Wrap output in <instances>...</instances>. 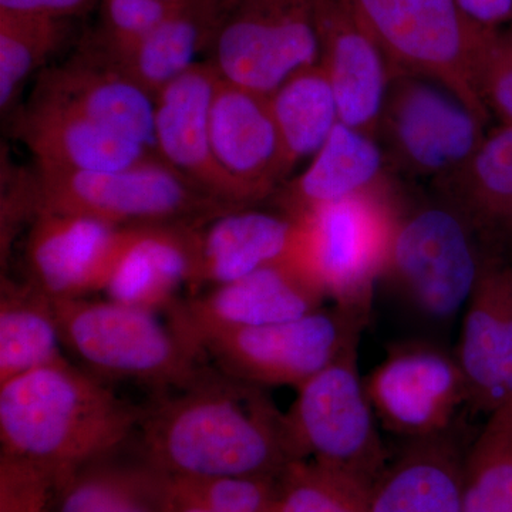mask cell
<instances>
[{
    "mask_svg": "<svg viewBox=\"0 0 512 512\" xmlns=\"http://www.w3.org/2000/svg\"><path fill=\"white\" fill-rule=\"evenodd\" d=\"M192 224L126 227L123 247L104 292L124 305L160 311L177 302L190 286L197 259V228Z\"/></svg>",
    "mask_w": 512,
    "mask_h": 512,
    "instance_id": "obj_23",
    "label": "cell"
},
{
    "mask_svg": "<svg viewBox=\"0 0 512 512\" xmlns=\"http://www.w3.org/2000/svg\"><path fill=\"white\" fill-rule=\"evenodd\" d=\"M340 2L382 49L392 77L412 74L433 80L488 123L490 114L474 84V64L490 29L467 19L457 0Z\"/></svg>",
    "mask_w": 512,
    "mask_h": 512,
    "instance_id": "obj_4",
    "label": "cell"
},
{
    "mask_svg": "<svg viewBox=\"0 0 512 512\" xmlns=\"http://www.w3.org/2000/svg\"><path fill=\"white\" fill-rule=\"evenodd\" d=\"M306 242V224L282 212L252 207L222 212L197 228L192 295L204 286L228 284L266 266L306 264Z\"/></svg>",
    "mask_w": 512,
    "mask_h": 512,
    "instance_id": "obj_19",
    "label": "cell"
},
{
    "mask_svg": "<svg viewBox=\"0 0 512 512\" xmlns=\"http://www.w3.org/2000/svg\"><path fill=\"white\" fill-rule=\"evenodd\" d=\"M0 384L40 367L69 362L52 299L30 282L2 279L0 293Z\"/></svg>",
    "mask_w": 512,
    "mask_h": 512,
    "instance_id": "obj_27",
    "label": "cell"
},
{
    "mask_svg": "<svg viewBox=\"0 0 512 512\" xmlns=\"http://www.w3.org/2000/svg\"><path fill=\"white\" fill-rule=\"evenodd\" d=\"M36 177V217L42 212H60L116 227L202 225L231 211L161 158L97 173L36 170Z\"/></svg>",
    "mask_w": 512,
    "mask_h": 512,
    "instance_id": "obj_5",
    "label": "cell"
},
{
    "mask_svg": "<svg viewBox=\"0 0 512 512\" xmlns=\"http://www.w3.org/2000/svg\"><path fill=\"white\" fill-rule=\"evenodd\" d=\"M266 512H275V507L272 508V510L266 511Z\"/></svg>",
    "mask_w": 512,
    "mask_h": 512,
    "instance_id": "obj_42",
    "label": "cell"
},
{
    "mask_svg": "<svg viewBox=\"0 0 512 512\" xmlns=\"http://www.w3.org/2000/svg\"><path fill=\"white\" fill-rule=\"evenodd\" d=\"M168 512H212L210 508L205 507L194 497L184 493L180 488L175 487L171 480V498L168 505Z\"/></svg>",
    "mask_w": 512,
    "mask_h": 512,
    "instance_id": "obj_39",
    "label": "cell"
},
{
    "mask_svg": "<svg viewBox=\"0 0 512 512\" xmlns=\"http://www.w3.org/2000/svg\"><path fill=\"white\" fill-rule=\"evenodd\" d=\"M163 2L177 3V5H184V3L192 2V0H163Z\"/></svg>",
    "mask_w": 512,
    "mask_h": 512,
    "instance_id": "obj_40",
    "label": "cell"
},
{
    "mask_svg": "<svg viewBox=\"0 0 512 512\" xmlns=\"http://www.w3.org/2000/svg\"><path fill=\"white\" fill-rule=\"evenodd\" d=\"M30 99L73 111L157 154L156 99L82 45L63 64L39 73Z\"/></svg>",
    "mask_w": 512,
    "mask_h": 512,
    "instance_id": "obj_15",
    "label": "cell"
},
{
    "mask_svg": "<svg viewBox=\"0 0 512 512\" xmlns=\"http://www.w3.org/2000/svg\"><path fill=\"white\" fill-rule=\"evenodd\" d=\"M124 238L126 227L83 215L42 212L26 239L28 282L52 301L104 291Z\"/></svg>",
    "mask_w": 512,
    "mask_h": 512,
    "instance_id": "obj_14",
    "label": "cell"
},
{
    "mask_svg": "<svg viewBox=\"0 0 512 512\" xmlns=\"http://www.w3.org/2000/svg\"><path fill=\"white\" fill-rule=\"evenodd\" d=\"M266 387L207 369L143 410V453L171 477L279 478L301 460L286 413Z\"/></svg>",
    "mask_w": 512,
    "mask_h": 512,
    "instance_id": "obj_1",
    "label": "cell"
},
{
    "mask_svg": "<svg viewBox=\"0 0 512 512\" xmlns=\"http://www.w3.org/2000/svg\"><path fill=\"white\" fill-rule=\"evenodd\" d=\"M316 28L340 123L377 138L392 77L386 56L340 0H316Z\"/></svg>",
    "mask_w": 512,
    "mask_h": 512,
    "instance_id": "obj_20",
    "label": "cell"
},
{
    "mask_svg": "<svg viewBox=\"0 0 512 512\" xmlns=\"http://www.w3.org/2000/svg\"><path fill=\"white\" fill-rule=\"evenodd\" d=\"M485 124L441 84L399 74L390 79L377 140L394 175L434 184L474 156Z\"/></svg>",
    "mask_w": 512,
    "mask_h": 512,
    "instance_id": "obj_9",
    "label": "cell"
},
{
    "mask_svg": "<svg viewBox=\"0 0 512 512\" xmlns=\"http://www.w3.org/2000/svg\"><path fill=\"white\" fill-rule=\"evenodd\" d=\"M403 200L394 185L336 202L302 222L308 227L306 264L339 308L369 320Z\"/></svg>",
    "mask_w": 512,
    "mask_h": 512,
    "instance_id": "obj_7",
    "label": "cell"
},
{
    "mask_svg": "<svg viewBox=\"0 0 512 512\" xmlns=\"http://www.w3.org/2000/svg\"><path fill=\"white\" fill-rule=\"evenodd\" d=\"M96 461L57 485L53 512H168L171 477L164 471L147 460L143 466Z\"/></svg>",
    "mask_w": 512,
    "mask_h": 512,
    "instance_id": "obj_28",
    "label": "cell"
},
{
    "mask_svg": "<svg viewBox=\"0 0 512 512\" xmlns=\"http://www.w3.org/2000/svg\"><path fill=\"white\" fill-rule=\"evenodd\" d=\"M373 485L311 458L296 460L278 478L275 512H372Z\"/></svg>",
    "mask_w": 512,
    "mask_h": 512,
    "instance_id": "obj_32",
    "label": "cell"
},
{
    "mask_svg": "<svg viewBox=\"0 0 512 512\" xmlns=\"http://www.w3.org/2000/svg\"><path fill=\"white\" fill-rule=\"evenodd\" d=\"M269 103L291 171L318 153L340 121L332 84L320 63L289 77Z\"/></svg>",
    "mask_w": 512,
    "mask_h": 512,
    "instance_id": "obj_29",
    "label": "cell"
},
{
    "mask_svg": "<svg viewBox=\"0 0 512 512\" xmlns=\"http://www.w3.org/2000/svg\"><path fill=\"white\" fill-rule=\"evenodd\" d=\"M72 19L0 10V111L9 114L30 77L69 42Z\"/></svg>",
    "mask_w": 512,
    "mask_h": 512,
    "instance_id": "obj_30",
    "label": "cell"
},
{
    "mask_svg": "<svg viewBox=\"0 0 512 512\" xmlns=\"http://www.w3.org/2000/svg\"><path fill=\"white\" fill-rule=\"evenodd\" d=\"M431 185L467 221L487 258L512 254V124L487 133L463 167Z\"/></svg>",
    "mask_w": 512,
    "mask_h": 512,
    "instance_id": "obj_24",
    "label": "cell"
},
{
    "mask_svg": "<svg viewBox=\"0 0 512 512\" xmlns=\"http://www.w3.org/2000/svg\"><path fill=\"white\" fill-rule=\"evenodd\" d=\"M52 302L63 345L107 379L180 390L207 370L204 356L157 311L111 299Z\"/></svg>",
    "mask_w": 512,
    "mask_h": 512,
    "instance_id": "obj_3",
    "label": "cell"
},
{
    "mask_svg": "<svg viewBox=\"0 0 512 512\" xmlns=\"http://www.w3.org/2000/svg\"><path fill=\"white\" fill-rule=\"evenodd\" d=\"M367 396L384 429L407 441L448 433L467 386L456 355L427 342L390 346L365 377Z\"/></svg>",
    "mask_w": 512,
    "mask_h": 512,
    "instance_id": "obj_12",
    "label": "cell"
},
{
    "mask_svg": "<svg viewBox=\"0 0 512 512\" xmlns=\"http://www.w3.org/2000/svg\"><path fill=\"white\" fill-rule=\"evenodd\" d=\"M457 362L467 386V406L490 416L512 400V266L485 258L464 312Z\"/></svg>",
    "mask_w": 512,
    "mask_h": 512,
    "instance_id": "obj_18",
    "label": "cell"
},
{
    "mask_svg": "<svg viewBox=\"0 0 512 512\" xmlns=\"http://www.w3.org/2000/svg\"><path fill=\"white\" fill-rule=\"evenodd\" d=\"M220 74L210 62L194 64L156 96L158 157L229 210L248 208L244 194L225 174L211 144L212 101Z\"/></svg>",
    "mask_w": 512,
    "mask_h": 512,
    "instance_id": "obj_16",
    "label": "cell"
},
{
    "mask_svg": "<svg viewBox=\"0 0 512 512\" xmlns=\"http://www.w3.org/2000/svg\"><path fill=\"white\" fill-rule=\"evenodd\" d=\"M210 131L217 163L244 194L249 207L269 201L288 181L291 170L268 96L220 77Z\"/></svg>",
    "mask_w": 512,
    "mask_h": 512,
    "instance_id": "obj_17",
    "label": "cell"
},
{
    "mask_svg": "<svg viewBox=\"0 0 512 512\" xmlns=\"http://www.w3.org/2000/svg\"><path fill=\"white\" fill-rule=\"evenodd\" d=\"M507 261L510 262V264L512 266V254L510 256H508Z\"/></svg>",
    "mask_w": 512,
    "mask_h": 512,
    "instance_id": "obj_41",
    "label": "cell"
},
{
    "mask_svg": "<svg viewBox=\"0 0 512 512\" xmlns=\"http://www.w3.org/2000/svg\"><path fill=\"white\" fill-rule=\"evenodd\" d=\"M180 6L163 0H99V25L84 35L80 45L116 64Z\"/></svg>",
    "mask_w": 512,
    "mask_h": 512,
    "instance_id": "obj_33",
    "label": "cell"
},
{
    "mask_svg": "<svg viewBox=\"0 0 512 512\" xmlns=\"http://www.w3.org/2000/svg\"><path fill=\"white\" fill-rule=\"evenodd\" d=\"M464 460L450 431L407 441L373 485L372 512H463Z\"/></svg>",
    "mask_w": 512,
    "mask_h": 512,
    "instance_id": "obj_25",
    "label": "cell"
},
{
    "mask_svg": "<svg viewBox=\"0 0 512 512\" xmlns=\"http://www.w3.org/2000/svg\"><path fill=\"white\" fill-rule=\"evenodd\" d=\"M325 289L302 261L266 266L237 281L177 301L168 320L201 353L205 340L229 330L302 318L323 308ZM204 356V355H202Z\"/></svg>",
    "mask_w": 512,
    "mask_h": 512,
    "instance_id": "obj_13",
    "label": "cell"
},
{
    "mask_svg": "<svg viewBox=\"0 0 512 512\" xmlns=\"http://www.w3.org/2000/svg\"><path fill=\"white\" fill-rule=\"evenodd\" d=\"M141 416L143 409L70 362L0 384L2 453L43 468L57 485L116 450L138 429Z\"/></svg>",
    "mask_w": 512,
    "mask_h": 512,
    "instance_id": "obj_2",
    "label": "cell"
},
{
    "mask_svg": "<svg viewBox=\"0 0 512 512\" xmlns=\"http://www.w3.org/2000/svg\"><path fill=\"white\" fill-rule=\"evenodd\" d=\"M357 363L359 345L301 384L286 417L301 460L375 484L387 467V453Z\"/></svg>",
    "mask_w": 512,
    "mask_h": 512,
    "instance_id": "obj_10",
    "label": "cell"
},
{
    "mask_svg": "<svg viewBox=\"0 0 512 512\" xmlns=\"http://www.w3.org/2000/svg\"><path fill=\"white\" fill-rule=\"evenodd\" d=\"M99 0H0V10L73 19L93 8Z\"/></svg>",
    "mask_w": 512,
    "mask_h": 512,
    "instance_id": "obj_37",
    "label": "cell"
},
{
    "mask_svg": "<svg viewBox=\"0 0 512 512\" xmlns=\"http://www.w3.org/2000/svg\"><path fill=\"white\" fill-rule=\"evenodd\" d=\"M397 185L379 140L339 123L309 167L269 198L275 210L298 222L365 192Z\"/></svg>",
    "mask_w": 512,
    "mask_h": 512,
    "instance_id": "obj_21",
    "label": "cell"
},
{
    "mask_svg": "<svg viewBox=\"0 0 512 512\" xmlns=\"http://www.w3.org/2000/svg\"><path fill=\"white\" fill-rule=\"evenodd\" d=\"M461 12L483 29H501L512 19V0H457Z\"/></svg>",
    "mask_w": 512,
    "mask_h": 512,
    "instance_id": "obj_38",
    "label": "cell"
},
{
    "mask_svg": "<svg viewBox=\"0 0 512 512\" xmlns=\"http://www.w3.org/2000/svg\"><path fill=\"white\" fill-rule=\"evenodd\" d=\"M485 254L473 229L453 207L403 200L384 275L424 318L447 322L473 295Z\"/></svg>",
    "mask_w": 512,
    "mask_h": 512,
    "instance_id": "obj_6",
    "label": "cell"
},
{
    "mask_svg": "<svg viewBox=\"0 0 512 512\" xmlns=\"http://www.w3.org/2000/svg\"><path fill=\"white\" fill-rule=\"evenodd\" d=\"M463 512H512V400L488 416L466 454Z\"/></svg>",
    "mask_w": 512,
    "mask_h": 512,
    "instance_id": "obj_31",
    "label": "cell"
},
{
    "mask_svg": "<svg viewBox=\"0 0 512 512\" xmlns=\"http://www.w3.org/2000/svg\"><path fill=\"white\" fill-rule=\"evenodd\" d=\"M13 131L32 153L39 171L97 173L160 158L73 111L43 101L30 99L15 113Z\"/></svg>",
    "mask_w": 512,
    "mask_h": 512,
    "instance_id": "obj_22",
    "label": "cell"
},
{
    "mask_svg": "<svg viewBox=\"0 0 512 512\" xmlns=\"http://www.w3.org/2000/svg\"><path fill=\"white\" fill-rule=\"evenodd\" d=\"M367 322L335 305L288 322L229 330L205 340L201 352L210 356L224 375L262 387L298 389L360 345Z\"/></svg>",
    "mask_w": 512,
    "mask_h": 512,
    "instance_id": "obj_11",
    "label": "cell"
},
{
    "mask_svg": "<svg viewBox=\"0 0 512 512\" xmlns=\"http://www.w3.org/2000/svg\"><path fill=\"white\" fill-rule=\"evenodd\" d=\"M171 480L175 487L212 512H266L275 507L278 494V478L171 477Z\"/></svg>",
    "mask_w": 512,
    "mask_h": 512,
    "instance_id": "obj_34",
    "label": "cell"
},
{
    "mask_svg": "<svg viewBox=\"0 0 512 512\" xmlns=\"http://www.w3.org/2000/svg\"><path fill=\"white\" fill-rule=\"evenodd\" d=\"M474 84L490 117L512 124V26L488 30L474 64Z\"/></svg>",
    "mask_w": 512,
    "mask_h": 512,
    "instance_id": "obj_35",
    "label": "cell"
},
{
    "mask_svg": "<svg viewBox=\"0 0 512 512\" xmlns=\"http://www.w3.org/2000/svg\"><path fill=\"white\" fill-rule=\"evenodd\" d=\"M205 60L222 80L271 96L319 63L316 0H222Z\"/></svg>",
    "mask_w": 512,
    "mask_h": 512,
    "instance_id": "obj_8",
    "label": "cell"
},
{
    "mask_svg": "<svg viewBox=\"0 0 512 512\" xmlns=\"http://www.w3.org/2000/svg\"><path fill=\"white\" fill-rule=\"evenodd\" d=\"M222 0H192L175 10L123 59L111 66L126 73L156 99L158 93L207 56Z\"/></svg>",
    "mask_w": 512,
    "mask_h": 512,
    "instance_id": "obj_26",
    "label": "cell"
},
{
    "mask_svg": "<svg viewBox=\"0 0 512 512\" xmlns=\"http://www.w3.org/2000/svg\"><path fill=\"white\" fill-rule=\"evenodd\" d=\"M56 478L23 458L0 456V512H52Z\"/></svg>",
    "mask_w": 512,
    "mask_h": 512,
    "instance_id": "obj_36",
    "label": "cell"
}]
</instances>
